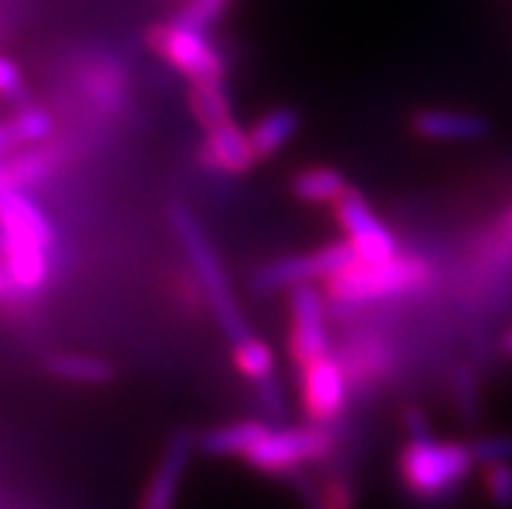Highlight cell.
<instances>
[{
    "label": "cell",
    "instance_id": "obj_1",
    "mask_svg": "<svg viewBox=\"0 0 512 509\" xmlns=\"http://www.w3.org/2000/svg\"><path fill=\"white\" fill-rule=\"evenodd\" d=\"M55 229L26 190L0 193V260L26 299L45 289L52 271Z\"/></svg>",
    "mask_w": 512,
    "mask_h": 509
},
{
    "label": "cell",
    "instance_id": "obj_2",
    "mask_svg": "<svg viewBox=\"0 0 512 509\" xmlns=\"http://www.w3.org/2000/svg\"><path fill=\"white\" fill-rule=\"evenodd\" d=\"M476 471L471 442L458 439H409L398 455V481L414 502L437 507L466 486Z\"/></svg>",
    "mask_w": 512,
    "mask_h": 509
},
{
    "label": "cell",
    "instance_id": "obj_3",
    "mask_svg": "<svg viewBox=\"0 0 512 509\" xmlns=\"http://www.w3.org/2000/svg\"><path fill=\"white\" fill-rule=\"evenodd\" d=\"M167 221L172 234L180 242L182 252L188 255L190 271H193L195 281L201 284L203 297H206L208 307L214 312L216 325L224 333V338L229 343L245 338L250 330H247L240 304H237V297H234L232 286H229L219 252L214 250L208 234L203 232L201 221L195 219V213L188 206H180V203L167 208Z\"/></svg>",
    "mask_w": 512,
    "mask_h": 509
},
{
    "label": "cell",
    "instance_id": "obj_4",
    "mask_svg": "<svg viewBox=\"0 0 512 509\" xmlns=\"http://www.w3.org/2000/svg\"><path fill=\"white\" fill-rule=\"evenodd\" d=\"M432 281H435V268L429 260L398 252L396 258L385 263L354 260L346 271L325 281L323 294L338 307H364V304L424 291Z\"/></svg>",
    "mask_w": 512,
    "mask_h": 509
},
{
    "label": "cell",
    "instance_id": "obj_5",
    "mask_svg": "<svg viewBox=\"0 0 512 509\" xmlns=\"http://www.w3.org/2000/svg\"><path fill=\"white\" fill-rule=\"evenodd\" d=\"M336 450V434L331 426L307 424L294 429H271L258 445L245 455V463L255 473L273 478H289L307 465L331 460Z\"/></svg>",
    "mask_w": 512,
    "mask_h": 509
},
{
    "label": "cell",
    "instance_id": "obj_6",
    "mask_svg": "<svg viewBox=\"0 0 512 509\" xmlns=\"http://www.w3.org/2000/svg\"><path fill=\"white\" fill-rule=\"evenodd\" d=\"M146 45L190 84L224 81L227 60L219 47L208 39L206 29H195L180 19L154 24L146 32Z\"/></svg>",
    "mask_w": 512,
    "mask_h": 509
},
{
    "label": "cell",
    "instance_id": "obj_7",
    "mask_svg": "<svg viewBox=\"0 0 512 509\" xmlns=\"http://www.w3.org/2000/svg\"><path fill=\"white\" fill-rule=\"evenodd\" d=\"M357 258V252L349 242H331L315 252L305 255H289L273 263L263 265L253 276V289L258 294H279V291H292L297 286L312 284V281H328L336 273L346 271Z\"/></svg>",
    "mask_w": 512,
    "mask_h": 509
},
{
    "label": "cell",
    "instance_id": "obj_8",
    "mask_svg": "<svg viewBox=\"0 0 512 509\" xmlns=\"http://www.w3.org/2000/svg\"><path fill=\"white\" fill-rule=\"evenodd\" d=\"M299 369V406L312 424L333 426L349 406L351 387L333 351L307 361Z\"/></svg>",
    "mask_w": 512,
    "mask_h": 509
},
{
    "label": "cell",
    "instance_id": "obj_9",
    "mask_svg": "<svg viewBox=\"0 0 512 509\" xmlns=\"http://www.w3.org/2000/svg\"><path fill=\"white\" fill-rule=\"evenodd\" d=\"M333 213H336V221L341 226V232H344V239L354 247L362 263H385V260L396 258V237L385 226V221L372 211V206L359 190L349 187L336 200Z\"/></svg>",
    "mask_w": 512,
    "mask_h": 509
},
{
    "label": "cell",
    "instance_id": "obj_10",
    "mask_svg": "<svg viewBox=\"0 0 512 509\" xmlns=\"http://www.w3.org/2000/svg\"><path fill=\"white\" fill-rule=\"evenodd\" d=\"M325 294L310 284L289 291V336L286 348L297 367L331 351Z\"/></svg>",
    "mask_w": 512,
    "mask_h": 509
},
{
    "label": "cell",
    "instance_id": "obj_11",
    "mask_svg": "<svg viewBox=\"0 0 512 509\" xmlns=\"http://www.w3.org/2000/svg\"><path fill=\"white\" fill-rule=\"evenodd\" d=\"M198 450V437L190 429H177L167 439L162 455L156 460L149 481L143 486L138 509H175L180 499L182 478L188 473L190 460Z\"/></svg>",
    "mask_w": 512,
    "mask_h": 509
},
{
    "label": "cell",
    "instance_id": "obj_12",
    "mask_svg": "<svg viewBox=\"0 0 512 509\" xmlns=\"http://www.w3.org/2000/svg\"><path fill=\"white\" fill-rule=\"evenodd\" d=\"M198 159L208 172L227 174V177H245L260 164L250 136L234 120L203 133Z\"/></svg>",
    "mask_w": 512,
    "mask_h": 509
},
{
    "label": "cell",
    "instance_id": "obj_13",
    "mask_svg": "<svg viewBox=\"0 0 512 509\" xmlns=\"http://www.w3.org/2000/svg\"><path fill=\"white\" fill-rule=\"evenodd\" d=\"M409 128L416 138L432 143H474L484 141L492 133V125L484 115L440 107L414 112Z\"/></svg>",
    "mask_w": 512,
    "mask_h": 509
},
{
    "label": "cell",
    "instance_id": "obj_14",
    "mask_svg": "<svg viewBox=\"0 0 512 509\" xmlns=\"http://www.w3.org/2000/svg\"><path fill=\"white\" fill-rule=\"evenodd\" d=\"M338 361L346 372L351 390H370L380 380H385L393 369V348L383 338L364 336L351 338L341 351H336Z\"/></svg>",
    "mask_w": 512,
    "mask_h": 509
},
{
    "label": "cell",
    "instance_id": "obj_15",
    "mask_svg": "<svg viewBox=\"0 0 512 509\" xmlns=\"http://www.w3.org/2000/svg\"><path fill=\"white\" fill-rule=\"evenodd\" d=\"M78 91L99 115H117L128 97V78L115 58H97L78 73Z\"/></svg>",
    "mask_w": 512,
    "mask_h": 509
},
{
    "label": "cell",
    "instance_id": "obj_16",
    "mask_svg": "<svg viewBox=\"0 0 512 509\" xmlns=\"http://www.w3.org/2000/svg\"><path fill=\"white\" fill-rule=\"evenodd\" d=\"M292 481L297 497L302 499L307 509H354V486L346 471H328L325 476L312 478L310 473L302 471L292 473L286 478Z\"/></svg>",
    "mask_w": 512,
    "mask_h": 509
},
{
    "label": "cell",
    "instance_id": "obj_17",
    "mask_svg": "<svg viewBox=\"0 0 512 509\" xmlns=\"http://www.w3.org/2000/svg\"><path fill=\"white\" fill-rule=\"evenodd\" d=\"M271 432V424L266 421H255V419H245V421H234V424H224L216 426V429H208L203 437H198V452L208 455V458H242L255 445H258L260 439L266 437Z\"/></svg>",
    "mask_w": 512,
    "mask_h": 509
},
{
    "label": "cell",
    "instance_id": "obj_18",
    "mask_svg": "<svg viewBox=\"0 0 512 509\" xmlns=\"http://www.w3.org/2000/svg\"><path fill=\"white\" fill-rule=\"evenodd\" d=\"M299 125H302V115L294 107H276L260 115L253 128L247 130L258 162H271L284 146H289L299 133Z\"/></svg>",
    "mask_w": 512,
    "mask_h": 509
},
{
    "label": "cell",
    "instance_id": "obj_19",
    "mask_svg": "<svg viewBox=\"0 0 512 509\" xmlns=\"http://www.w3.org/2000/svg\"><path fill=\"white\" fill-rule=\"evenodd\" d=\"M65 159V151L60 143H39V146H26L19 149V154H11L6 162V172L11 182L21 190H29L34 185H42L58 172Z\"/></svg>",
    "mask_w": 512,
    "mask_h": 509
},
{
    "label": "cell",
    "instance_id": "obj_20",
    "mask_svg": "<svg viewBox=\"0 0 512 509\" xmlns=\"http://www.w3.org/2000/svg\"><path fill=\"white\" fill-rule=\"evenodd\" d=\"M45 372L55 380L71 382V385H110L117 377V369L112 361L102 359V356L91 354H52L45 359Z\"/></svg>",
    "mask_w": 512,
    "mask_h": 509
},
{
    "label": "cell",
    "instance_id": "obj_21",
    "mask_svg": "<svg viewBox=\"0 0 512 509\" xmlns=\"http://www.w3.org/2000/svg\"><path fill=\"white\" fill-rule=\"evenodd\" d=\"M294 198L307 206H336V200L349 190L346 177L333 167L299 169L289 182Z\"/></svg>",
    "mask_w": 512,
    "mask_h": 509
},
{
    "label": "cell",
    "instance_id": "obj_22",
    "mask_svg": "<svg viewBox=\"0 0 512 509\" xmlns=\"http://www.w3.org/2000/svg\"><path fill=\"white\" fill-rule=\"evenodd\" d=\"M188 107L195 123L201 125L203 133L214 130L219 125L232 123V102H229L224 81H203V84H190Z\"/></svg>",
    "mask_w": 512,
    "mask_h": 509
},
{
    "label": "cell",
    "instance_id": "obj_23",
    "mask_svg": "<svg viewBox=\"0 0 512 509\" xmlns=\"http://www.w3.org/2000/svg\"><path fill=\"white\" fill-rule=\"evenodd\" d=\"M232 361L237 372L245 380L253 382V385L273 377V367H276L271 346L260 341V338L250 336V333L245 338H240V341L232 343Z\"/></svg>",
    "mask_w": 512,
    "mask_h": 509
},
{
    "label": "cell",
    "instance_id": "obj_24",
    "mask_svg": "<svg viewBox=\"0 0 512 509\" xmlns=\"http://www.w3.org/2000/svg\"><path fill=\"white\" fill-rule=\"evenodd\" d=\"M8 128L19 143V149L39 146V143L52 141L55 136V117L42 107H24L8 120Z\"/></svg>",
    "mask_w": 512,
    "mask_h": 509
},
{
    "label": "cell",
    "instance_id": "obj_25",
    "mask_svg": "<svg viewBox=\"0 0 512 509\" xmlns=\"http://www.w3.org/2000/svg\"><path fill=\"white\" fill-rule=\"evenodd\" d=\"M481 486L492 507L512 509V463L484 465Z\"/></svg>",
    "mask_w": 512,
    "mask_h": 509
},
{
    "label": "cell",
    "instance_id": "obj_26",
    "mask_svg": "<svg viewBox=\"0 0 512 509\" xmlns=\"http://www.w3.org/2000/svg\"><path fill=\"white\" fill-rule=\"evenodd\" d=\"M229 6H232V0H185L177 19L208 32L211 26L219 24L221 16L229 11Z\"/></svg>",
    "mask_w": 512,
    "mask_h": 509
},
{
    "label": "cell",
    "instance_id": "obj_27",
    "mask_svg": "<svg viewBox=\"0 0 512 509\" xmlns=\"http://www.w3.org/2000/svg\"><path fill=\"white\" fill-rule=\"evenodd\" d=\"M453 398L458 411L463 413V419H476L479 413V377L468 364L453 372Z\"/></svg>",
    "mask_w": 512,
    "mask_h": 509
},
{
    "label": "cell",
    "instance_id": "obj_28",
    "mask_svg": "<svg viewBox=\"0 0 512 509\" xmlns=\"http://www.w3.org/2000/svg\"><path fill=\"white\" fill-rule=\"evenodd\" d=\"M476 465H494V463H512V434H484L471 442Z\"/></svg>",
    "mask_w": 512,
    "mask_h": 509
},
{
    "label": "cell",
    "instance_id": "obj_29",
    "mask_svg": "<svg viewBox=\"0 0 512 509\" xmlns=\"http://www.w3.org/2000/svg\"><path fill=\"white\" fill-rule=\"evenodd\" d=\"M255 398H258L260 411L268 413V419H281V416H284V408H286L284 387L279 385L276 374L263 382H255Z\"/></svg>",
    "mask_w": 512,
    "mask_h": 509
},
{
    "label": "cell",
    "instance_id": "obj_30",
    "mask_svg": "<svg viewBox=\"0 0 512 509\" xmlns=\"http://www.w3.org/2000/svg\"><path fill=\"white\" fill-rule=\"evenodd\" d=\"M489 255L497 260H512V206L505 208L489 234Z\"/></svg>",
    "mask_w": 512,
    "mask_h": 509
},
{
    "label": "cell",
    "instance_id": "obj_31",
    "mask_svg": "<svg viewBox=\"0 0 512 509\" xmlns=\"http://www.w3.org/2000/svg\"><path fill=\"white\" fill-rule=\"evenodd\" d=\"M24 91V76L21 68L11 58L0 55V97L16 99Z\"/></svg>",
    "mask_w": 512,
    "mask_h": 509
},
{
    "label": "cell",
    "instance_id": "obj_32",
    "mask_svg": "<svg viewBox=\"0 0 512 509\" xmlns=\"http://www.w3.org/2000/svg\"><path fill=\"white\" fill-rule=\"evenodd\" d=\"M403 421V429H406V434H409V439H422V437H429V419L427 413L422 411V408H414L409 406L406 411H403L401 416Z\"/></svg>",
    "mask_w": 512,
    "mask_h": 509
},
{
    "label": "cell",
    "instance_id": "obj_33",
    "mask_svg": "<svg viewBox=\"0 0 512 509\" xmlns=\"http://www.w3.org/2000/svg\"><path fill=\"white\" fill-rule=\"evenodd\" d=\"M16 149H19V143H16V138H13L8 123H3L0 125V162H3L6 156H11Z\"/></svg>",
    "mask_w": 512,
    "mask_h": 509
},
{
    "label": "cell",
    "instance_id": "obj_34",
    "mask_svg": "<svg viewBox=\"0 0 512 509\" xmlns=\"http://www.w3.org/2000/svg\"><path fill=\"white\" fill-rule=\"evenodd\" d=\"M500 351H502V356H507V359H512V328L502 333V338H500Z\"/></svg>",
    "mask_w": 512,
    "mask_h": 509
},
{
    "label": "cell",
    "instance_id": "obj_35",
    "mask_svg": "<svg viewBox=\"0 0 512 509\" xmlns=\"http://www.w3.org/2000/svg\"><path fill=\"white\" fill-rule=\"evenodd\" d=\"M13 182H11V177H8V172H6V162H0V193H3V190H6V187H11Z\"/></svg>",
    "mask_w": 512,
    "mask_h": 509
}]
</instances>
